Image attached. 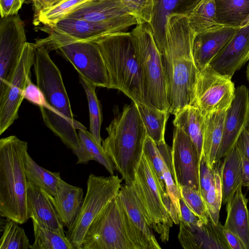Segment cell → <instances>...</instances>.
Masks as SVG:
<instances>
[{"label": "cell", "instance_id": "obj_50", "mask_svg": "<svg viewBox=\"0 0 249 249\" xmlns=\"http://www.w3.org/2000/svg\"><path fill=\"white\" fill-rule=\"evenodd\" d=\"M33 0V1H36V0Z\"/></svg>", "mask_w": 249, "mask_h": 249}, {"label": "cell", "instance_id": "obj_44", "mask_svg": "<svg viewBox=\"0 0 249 249\" xmlns=\"http://www.w3.org/2000/svg\"><path fill=\"white\" fill-rule=\"evenodd\" d=\"M180 221L189 228H195L202 223L187 206L183 199H179Z\"/></svg>", "mask_w": 249, "mask_h": 249}, {"label": "cell", "instance_id": "obj_13", "mask_svg": "<svg viewBox=\"0 0 249 249\" xmlns=\"http://www.w3.org/2000/svg\"><path fill=\"white\" fill-rule=\"evenodd\" d=\"M35 44L26 42L13 76L5 91L0 95V134L18 118L23 92L31 79L35 60Z\"/></svg>", "mask_w": 249, "mask_h": 249}, {"label": "cell", "instance_id": "obj_5", "mask_svg": "<svg viewBox=\"0 0 249 249\" xmlns=\"http://www.w3.org/2000/svg\"><path fill=\"white\" fill-rule=\"evenodd\" d=\"M92 41L104 60L109 89L121 91L136 104H144L141 70L130 32L113 33Z\"/></svg>", "mask_w": 249, "mask_h": 249}, {"label": "cell", "instance_id": "obj_36", "mask_svg": "<svg viewBox=\"0 0 249 249\" xmlns=\"http://www.w3.org/2000/svg\"><path fill=\"white\" fill-rule=\"evenodd\" d=\"M221 165V161L220 160L214 168L213 183L203 197L207 209L209 220L215 225H217L219 222V213L222 203Z\"/></svg>", "mask_w": 249, "mask_h": 249}, {"label": "cell", "instance_id": "obj_6", "mask_svg": "<svg viewBox=\"0 0 249 249\" xmlns=\"http://www.w3.org/2000/svg\"><path fill=\"white\" fill-rule=\"evenodd\" d=\"M82 249H149L118 194L91 224Z\"/></svg>", "mask_w": 249, "mask_h": 249}, {"label": "cell", "instance_id": "obj_30", "mask_svg": "<svg viewBox=\"0 0 249 249\" xmlns=\"http://www.w3.org/2000/svg\"><path fill=\"white\" fill-rule=\"evenodd\" d=\"M78 135L80 147L72 150L77 157V163L87 164L90 160H95L103 165L110 175H114L116 169L113 163L90 132L87 129H79Z\"/></svg>", "mask_w": 249, "mask_h": 249}, {"label": "cell", "instance_id": "obj_34", "mask_svg": "<svg viewBox=\"0 0 249 249\" xmlns=\"http://www.w3.org/2000/svg\"><path fill=\"white\" fill-rule=\"evenodd\" d=\"M34 242L30 249H75L66 236L33 222Z\"/></svg>", "mask_w": 249, "mask_h": 249}, {"label": "cell", "instance_id": "obj_48", "mask_svg": "<svg viewBox=\"0 0 249 249\" xmlns=\"http://www.w3.org/2000/svg\"><path fill=\"white\" fill-rule=\"evenodd\" d=\"M239 152L242 160V185L249 189V160L242 152Z\"/></svg>", "mask_w": 249, "mask_h": 249}, {"label": "cell", "instance_id": "obj_12", "mask_svg": "<svg viewBox=\"0 0 249 249\" xmlns=\"http://www.w3.org/2000/svg\"><path fill=\"white\" fill-rule=\"evenodd\" d=\"M24 23L17 14L0 21V95L13 76L26 43Z\"/></svg>", "mask_w": 249, "mask_h": 249}, {"label": "cell", "instance_id": "obj_17", "mask_svg": "<svg viewBox=\"0 0 249 249\" xmlns=\"http://www.w3.org/2000/svg\"><path fill=\"white\" fill-rule=\"evenodd\" d=\"M249 60V24L239 28L210 65L219 73L231 78Z\"/></svg>", "mask_w": 249, "mask_h": 249}, {"label": "cell", "instance_id": "obj_25", "mask_svg": "<svg viewBox=\"0 0 249 249\" xmlns=\"http://www.w3.org/2000/svg\"><path fill=\"white\" fill-rule=\"evenodd\" d=\"M54 199L60 217L68 229L75 222L84 201L83 190L60 179Z\"/></svg>", "mask_w": 249, "mask_h": 249}, {"label": "cell", "instance_id": "obj_39", "mask_svg": "<svg viewBox=\"0 0 249 249\" xmlns=\"http://www.w3.org/2000/svg\"><path fill=\"white\" fill-rule=\"evenodd\" d=\"M181 197L194 214L203 223L209 220L207 209L199 190L185 186L179 187Z\"/></svg>", "mask_w": 249, "mask_h": 249}, {"label": "cell", "instance_id": "obj_15", "mask_svg": "<svg viewBox=\"0 0 249 249\" xmlns=\"http://www.w3.org/2000/svg\"><path fill=\"white\" fill-rule=\"evenodd\" d=\"M171 160L174 178L178 188L187 186L199 190L200 160L197 149L190 137L181 129L175 126Z\"/></svg>", "mask_w": 249, "mask_h": 249}, {"label": "cell", "instance_id": "obj_32", "mask_svg": "<svg viewBox=\"0 0 249 249\" xmlns=\"http://www.w3.org/2000/svg\"><path fill=\"white\" fill-rule=\"evenodd\" d=\"M136 104L145 127L147 136L156 144L165 141V125L170 115L169 112L149 107L143 104Z\"/></svg>", "mask_w": 249, "mask_h": 249}, {"label": "cell", "instance_id": "obj_37", "mask_svg": "<svg viewBox=\"0 0 249 249\" xmlns=\"http://www.w3.org/2000/svg\"><path fill=\"white\" fill-rule=\"evenodd\" d=\"M87 0H63L34 16L33 23L35 25L42 23L45 26H52Z\"/></svg>", "mask_w": 249, "mask_h": 249}, {"label": "cell", "instance_id": "obj_20", "mask_svg": "<svg viewBox=\"0 0 249 249\" xmlns=\"http://www.w3.org/2000/svg\"><path fill=\"white\" fill-rule=\"evenodd\" d=\"M238 29L222 26L203 32L195 36L193 56L199 71L210 64Z\"/></svg>", "mask_w": 249, "mask_h": 249}, {"label": "cell", "instance_id": "obj_16", "mask_svg": "<svg viewBox=\"0 0 249 249\" xmlns=\"http://www.w3.org/2000/svg\"><path fill=\"white\" fill-rule=\"evenodd\" d=\"M249 122V92L245 85L235 89L234 97L226 111L222 140L216 162L229 153Z\"/></svg>", "mask_w": 249, "mask_h": 249}, {"label": "cell", "instance_id": "obj_22", "mask_svg": "<svg viewBox=\"0 0 249 249\" xmlns=\"http://www.w3.org/2000/svg\"><path fill=\"white\" fill-rule=\"evenodd\" d=\"M45 28L71 39L91 41L104 36L120 32L106 25L78 18H64L52 26Z\"/></svg>", "mask_w": 249, "mask_h": 249}, {"label": "cell", "instance_id": "obj_35", "mask_svg": "<svg viewBox=\"0 0 249 249\" xmlns=\"http://www.w3.org/2000/svg\"><path fill=\"white\" fill-rule=\"evenodd\" d=\"M79 79L80 82L85 91L88 102L89 113V132L97 142L102 145L100 131L102 115L100 103L95 92L97 87L81 76H79Z\"/></svg>", "mask_w": 249, "mask_h": 249}, {"label": "cell", "instance_id": "obj_43", "mask_svg": "<svg viewBox=\"0 0 249 249\" xmlns=\"http://www.w3.org/2000/svg\"><path fill=\"white\" fill-rule=\"evenodd\" d=\"M214 178V169L208 167L203 157L199 166V191L203 197L210 188Z\"/></svg>", "mask_w": 249, "mask_h": 249}, {"label": "cell", "instance_id": "obj_11", "mask_svg": "<svg viewBox=\"0 0 249 249\" xmlns=\"http://www.w3.org/2000/svg\"><path fill=\"white\" fill-rule=\"evenodd\" d=\"M234 84L210 65L199 71L191 106L197 107L204 116L226 111L234 97Z\"/></svg>", "mask_w": 249, "mask_h": 249}, {"label": "cell", "instance_id": "obj_24", "mask_svg": "<svg viewBox=\"0 0 249 249\" xmlns=\"http://www.w3.org/2000/svg\"><path fill=\"white\" fill-rule=\"evenodd\" d=\"M241 184L232 198L226 204L227 217L223 225L225 229L236 234L245 249H249V201L242 192Z\"/></svg>", "mask_w": 249, "mask_h": 249}, {"label": "cell", "instance_id": "obj_45", "mask_svg": "<svg viewBox=\"0 0 249 249\" xmlns=\"http://www.w3.org/2000/svg\"><path fill=\"white\" fill-rule=\"evenodd\" d=\"M26 0H0L1 18L18 14Z\"/></svg>", "mask_w": 249, "mask_h": 249}, {"label": "cell", "instance_id": "obj_27", "mask_svg": "<svg viewBox=\"0 0 249 249\" xmlns=\"http://www.w3.org/2000/svg\"><path fill=\"white\" fill-rule=\"evenodd\" d=\"M175 127L181 129L191 139L198 153L199 160L202 155L204 116L196 107L188 105L174 114Z\"/></svg>", "mask_w": 249, "mask_h": 249}, {"label": "cell", "instance_id": "obj_46", "mask_svg": "<svg viewBox=\"0 0 249 249\" xmlns=\"http://www.w3.org/2000/svg\"><path fill=\"white\" fill-rule=\"evenodd\" d=\"M235 145L249 160V122L241 132Z\"/></svg>", "mask_w": 249, "mask_h": 249}, {"label": "cell", "instance_id": "obj_26", "mask_svg": "<svg viewBox=\"0 0 249 249\" xmlns=\"http://www.w3.org/2000/svg\"><path fill=\"white\" fill-rule=\"evenodd\" d=\"M226 111L204 115L202 155L207 165L213 169L221 143Z\"/></svg>", "mask_w": 249, "mask_h": 249}, {"label": "cell", "instance_id": "obj_47", "mask_svg": "<svg viewBox=\"0 0 249 249\" xmlns=\"http://www.w3.org/2000/svg\"><path fill=\"white\" fill-rule=\"evenodd\" d=\"M223 232L231 249H245L240 239L236 234L225 229L224 226Z\"/></svg>", "mask_w": 249, "mask_h": 249}, {"label": "cell", "instance_id": "obj_9", "mask_svg": "<svg viewBox=\"0 0 249 249\" xmlns=\"http://www.w3.org/2000/svg\"><path fill=\"white\" fill-rule=\"evenodd\" d=\"M41 30L49 36L37 40L36 46H43L49 52L56 50L72 65L79 76L97 87L109 89L107 71L99 47L94 42L74 40L45 27Z\"/></svg>", "mask_w": 249, "mask_h": 249}, {"label": "cell", "instance_id": "obj_23", "mask_svg": "<svg viewBox=\"0 0 249 249\" xmlns=\"http://www.w3.org/2000/svg\"><path fill=\"white\" fill-rule=\"evenodd\" d=\"M118 195L133 224L141 233L149 249H161L150 226L144 209L132 183H125Z\"/></svg>", "mask_w": 249, "mask_h": 249}, {"label": "cell", "instance_id": "obj_8", "mask_svg": "<svg viewBox=\"0 0 249 249\" xmlns=\"http://www.w3.org/2000/svg\"><path fill=\"white\" fill-rule=\"evenodd\" d=\"M130 32L141 70L144 105L169 111L165 72L151 27L137 24Z\"/></svg>", "mask_w": 249, "mask_h": 249}, {"label": "cell", "instance_id": "obj_40", "mask_svg": "<svg viewBox=\"0 0 249 249\" xmlns=\"http://www.w3.org/2000/svg\"><path fill=\"white\" fill-rule=\"evenodd\" d=\"M138 24L149 23L152 18L155 0H121Z\"/></svg>", "mask_w": 249, "mask_h": 249}, {"label": "cell", "instance_id": "obj_10", "mask_svg": "<svg viewBox=\"0 0 249 249\" xmlns=\"http://www.w3.org/2000/svg\"><path fill=\"white\" fill-rule=\"evenodd\" d=\"M122 179L117 175L103 177L90 174L88 178L87 192L80 212L66 236L75 249H82L86 232L94 219L118 194Z\"/></svg>", "mask_w": 249, "mask_h": 249}, {"label": "cell", "instance_id": "obj_14", "mask_svg": "<svg viewBox=\"0 0 249 249\" xmlns=\"http://www.w3.org/2000/svg\"><path fill=\"white\" fill-rule=\"evenodd\" d=\"M65 18H78L106 25L125 31L138 21L121 0H88Z\"/></svg>", "mask_w": 249, "mask_h": 249}, {"label": "cell", "instance_id": "obj_21", "mask_svg": "<svg viewBox=\"0 0 249 249\" xmlns=\"http://www.w3.org/2000/svg\"><path fill=\"white\" fill-rule=\"evenodd\" d=\"M200 0H155L149 23L157 47L161 51L165 44L168 18L173 15L188 16Z\"/></svg>", "mask_w": 249, "mask_h": 249}, {"label": "cell", "instance_id": "obj_31", "mask_svg": "<svg viewBox=\"0 0 249 249\" xmlns=\"http://www.w3.org/2000/svg\"><path fill=\"white\" fill-rule=\"evenodd\" d=\"M24 168L28 183L54 196L59 181L61 178L59 172H51L40 166L28 152L25 158Z\"/></svg>", "mask_w": 249, "mask_h": 249}, {"label": "cell", "instance_id": "obj_1", "mask_svg": "<svg viewBox=\"0 0 249 249\" xmlns=\"http://www.w3.org/2000/svg\"><path fill=\"white\" fill-rule=\"evenodd\" d=\"M195 36L187 16L175 14L168 18L166 42L160 53L166 77L171 114L192 103L199 72L193 56Z\"/></svg>", "mask_w": 249, "mask_h": 249}, {"label": "cell", "instance_id": "obj_3", "mask_svg": "<svg viewBox=\"0 0 249 249\" xmlns=\"http://www.w3.org/2000/svg\"><path fill=\"white\" fill-rule=\"evenodd\" d=\"M107 137L102 142L105 153L125 183L134 179L143 154L147 135L137 105H125L106 128Z\"/></svg>", "mask_w": 249, "mask_h": 249}, {"label": "cell", "instance_id": "obj_41", "mask_svg": "<svg viewBox=\"0 0 249 249\" xmlns=\"http://www.w3.org/2000/svg\"><path fill=\"white\" fill-rule=\"evenodd\" d=\"M143 153L149 159L156 172L162 188L165 189L163 177L164 160L157 144L147 136L145 140Z\"/></svg>", "mask_w": 249, "mask_h": 249}, {"label": "cell", "instance_id": "obj_29", "mask_svg": "<svg viewBox=\"0 0 249 249\" xmlns=\"http://www.w3.org/2000/svg\"><path fill=\"white\" fill-rule=\"evenodd\" d=\"M217 22L240 28L249 24V0H214Z\"/></svg>", "mask_w": 249, "mask_h": 249}, {"label": "cell", "instance_id": "obj_42", "mask_svg": "<svg viewBox=\"0 0 249 249\" xmlns=\"http://www.w3.org/2000/svg\"><path fill=\"white\" fill-rule=\"evenodd\" d=\"M23 98L39 107L47 109L49 107L43 92L37 85L32 82L31 79L28 80L24 89Z\"/></svg>", "mask_w": 249, "mask_h": 249}, {"label": "cell", "instance_id": "obj_19", "mask_svg": "<svg viewBox=\"0 0 249 249\" xmlns=\"http://www.w3.org/2000/svg\"><path fill=\"white\" fill-rule=\"evenodd\" d=\"M179 224L178 239L185 249H231L220 222L215 225L209 220L193 228Z\"/></svg>", "mask_w": 249, "mask_h": 249}, {"label": "cell", "instance_id": "obj_2", "mask_svg": "<svg viewBox=\"0 0 249 249\" xmlns=\"http://www.w3.org/2000/svg\"><path fill=\"white\" fill-rule=\"evenodd\" d=\"M35 46L33 66L36 85L49 106L48 109L39 107L43 120L67 146L77 149L80 140L76 130L87 128L74 118L61 72L49 52L43 46Z\"/></svg>", "mask_w": 249, "mask_h": 249}, {"label": "cell", "instance_id": "obj_38", "mask_svg": "<svg viewBox=\"0 0 249 249\" xmlns=\"http://www.w3.org/2000/svg\"><path fill=\"white\" fill-rule=\"evenodd\" d=\"M31 245L23 228L7 219L0 240V249H28Z\"/></svg>", "mask_w": 249, "mask_h": 249}, {"label": "cell", "instance_id": "obj_4", "mask_svg": "<svg viewBox=\"0 0 249 249\" xmlns=\"http://www.w3.org/2000/svg\"><path fill=\"white\" fill-rule=\"evenodd\" d=\"M27 152V142L15 135L0 140V215L19 224L29 219L24 168Z\"/></svg>", "mask_w": 249, "mask_h": 249}, {"label": "cell", "instance_id": "obj_7", "mask_svg": "<svg viewBox=\"0 0 249 249\" xmlns=\"http://www.w3.org/2000/svg\"><path fill=\"white\" fill-rule=\"evenodd\" d=\"M142 204L151 228L167 242L173 224H178L180 214L173 206L166 189L162 188L154 168L143 153L131 182Z\"/></svg>", "mask_w": 249, "mask_h": 249}, {"label": "cell", "instance_id": "obj_49", "mask_svg": "<svg viewBox=\"0 0 249 249\" xmlns=\"http://www.w3.org/2000/svg\"><path fill=\"white\" fill-rule=\"evenodd\" d=\"M246 75L247 78L249 83V63L247 66V71H246Z\"/></svg>", "mask_w": 249, "mask_h": 249}, {"label": "cell", "instance_id": "obj_18", "mask_svg": "<svg viewBox=\"0 0 249 249\" xmlns=\"http://www.w3.org/2000/svg\"><path fill=\"white\" fill-rule=\"evenodd\" d=\"M27 211L29 218L39 225L65 234L64 225L56 209L54 197L28 183Z\"/></svg>", "mask_w": 249, "mask_h": 249}, {"label": "cell", "instance_id": "obj_33", "mask_svg": "<svg viewBox=\"0 0 249 249\" xmlns=\"http://www.w3.org/2000/svg\"><path fill=\"white\" fill-rule=\"evenodd\" d=\"M187 17L189 25L195 36L222 27L216 21L214 0H200Z\"/></svg>", "mask_w": 249, "mask_h": 249}, {"label": "cell", "instance_id": "obj_28", "mask_svg": "<svg viewBox=\"0 0 249 249\" xmlns=\"http://www.w3.org/2000/svg\"><path fill=\"white\" fill-rule=\"evenodd\" d=\"M242 160L236 146L223 158L221 165L222 203L226 204L242 184Z\"/></svg>", "mask_w": 249, "mask_h": 249}]
</instances>
